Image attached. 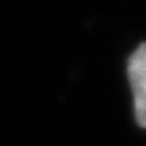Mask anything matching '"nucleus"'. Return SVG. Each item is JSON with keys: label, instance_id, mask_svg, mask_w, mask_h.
<instances>
[{"label": "nucleus", "instance_id": "1", "mask_svg": "<svg viewBox=\"0 0 146 146\" xmlns=\"http://www.w3.org/2000/svg\"><path fill=\"white\" fill-rule=\"evenodd\" d=\"M127 73L133 91L136 123L141 128H146V42L140 44L130 55Z\"/></svg>", "mask_w": 146, "mask_h": 146}]
</instances>
